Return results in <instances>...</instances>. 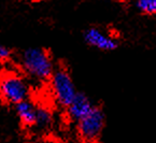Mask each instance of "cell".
<instances>
[{
    "instance_id": "9c48e42d",
    "label": "cell",
    "mask_w": 156,
    "mask_h": 143,
    "mask_svg": "<svg viewBox=\"0 0 156 143\" xmlns=\"http://www.w3.org/2000/svg\"><path fill=\"white\" fill-rule=\"evenodd\" d=\"M137 7L140 11L147 14L156 13V0H138Z\"/></svg>"
},
{
    "instance_id": "ba28073f",
    "label": "cell",
    "mask_w": 156,
    "mask_h": 143,
    "mask_svg": "<svg viewBox=\"0 0 156 143\" xmlns=\"http://www.w3.org/2000/svg\"><path fill=\"white\" fill-rule=\"evenodd\" d=\"M53 123V116L50 111L45 108H37L36 125L40 129H48Z\"/></svg>"
},
{
    "instance_id": "30bf717a",
    "label": "cell",
    "mask_w": 156,
    "mask_h": 143,
    "mask_svg": "<svg viewBox=\"0 0 156 143\" xmlns=\"http://www.w3.org/2000/svg\"><path fill=\"white\" fill-rule=\"evenodd\" d=\"M10 54H11L10 50L2 44H0V59H7L10 56Z\"/></svg>"
},
{
    "instance_id": "8992f818",
    "label": "cell",
    "mask_w": 156,
    "mask_h": 143,
    "mask_svg": "<svg viewBox=\"0 0 156 143\" xmlns=\"http://www.w3.org/2000/svg\"><path fill=\"white\" fill-rule=\"evenodd\" d=\"M94 106L87 96L82 92H76L72 102L68 106V113L71 120L79 122L84 116H86L93 110Z\"/></svg>"
},
{
    "instance_id": "277c9868",
    "label": "cell",
    "mask_w": 156,
    "mask_h": 143,
    "mask_svg": "<svg viewBox=\"0 0 156 143\" xmlns=\"http://www.w3.org/2000/svg\"><path fill=\"white\" fill-rule=\"evenodd\" d=\"M105 127V114L101 109L94 106L86 116L78 122V131L84 141H96Z\"/></svg>"
},
{
    "instance_id": "5b68a950",
    "label": "cell",
    "mask_w": 156,
    "mask_h": 143,
    "mask_svg": "<svg viewBox=\"0 0 156 143\" xmlns=\"http://www.w3.org/2000/svg\"><path fill=\"white\" fill-rule=\"evenodd\" d=\"M84 39L90 45L97 47L102 51H112L115 50L117 43L114 39L105 35L97 28H90L84 33Z\"/></svg>"
},
{
    "instance_id": "52a82bcc",
    "label": "cell",
    "mask_w": 156,
    "mask_h": 143,
    "mask_svg": "<svg viewBox=\"0 0 156 143\" xmlns=\"http://www.w3.org/2000/svg\"><path fill=\"white\" fill-rule=\"evenodd\" d=\"M16 114L19 115L22 124L24 126H34L36 125V114H37V106H34L27 99L15 104Z\"/></svg>"
},
{
    "instance_id": "3957f363",
    "label": "cell",
    "mask_w": 156,
    "mask_h": 143,
    "mask_svg": "<svg viewBox=\"0 0 156 143\" xmlns=\"http://www.w3.org/2000/svg\"><path fill=\"white\" fill-rule=\"evenodd\" d=\"M51 82H52L54 96L57 102L60 106L68 108L78 92L70 74L64 68L54 70L51 76Z\"/></svg>"
},
{
    "instance_id": "6da1fadb",
    "label": "cell",
    "mask_w": 156,
    "mask_h": 143,
    "mask_svg": "<svg viewBox=\"0 0 156 143\" xmlns=\"http://www.w3.org/2000/svg\"><path fill=\"white\" fill-rule=\"evenodd\" d=\"M22 66L31 78L44 81L52 76L54 72L53 62L45 50L30 47L22 55Z\"/></svg>"
},
{
    "instance_id": "7a4b0ae2",
    "label": "cell",
    "mask_w": 156,
    "mask_h": 143,
    "mask_svg": "<svg viewBox=\"0 0 156 143\" xmlns=\"http://www.w3.org/2000/svg\"><path fill=\"white\" fill-rule=\"evenodd\" d=\"M29 87L22 76L8 72L0 76V98L5 103L14 104L27 99Z\"/></svg>"
}]
</instances>
